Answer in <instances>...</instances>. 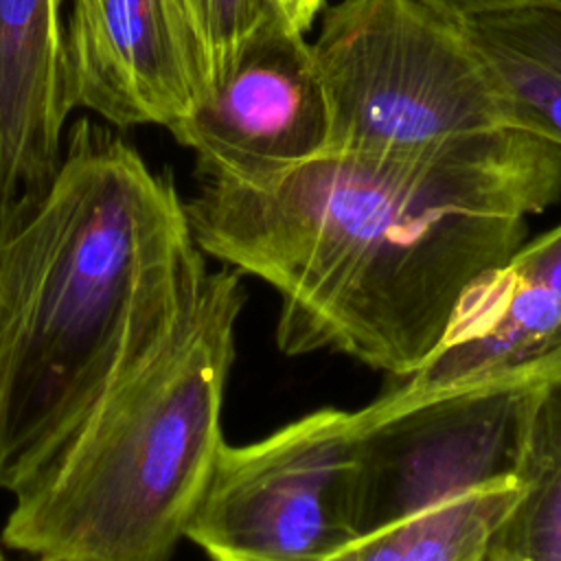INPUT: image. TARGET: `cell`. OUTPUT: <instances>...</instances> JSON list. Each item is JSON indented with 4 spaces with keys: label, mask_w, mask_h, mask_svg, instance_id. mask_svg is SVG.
Wrapping results in <instances>:
<instances>
[{
    "label": "cell",
    "mask_w": 561,
    "mask_h": 561,
    "mask_svg": "<svg viewBox=\"0 0 561 561\" xmlns=\"http://www.w3.org/2000/svg\"><path fill=\"white\" fill-rule=\"evenodd\" d=\"M184 199L118 131L66 129L50 180L0 215V489L18 495L206 276Z\"/></svg>",
    "instance_id": "obj_2"
},
{
    "label": "cell",
    "mask_w": 561,
    "mask_h": 561,
    "mask_svg": "<svg viewBox=\"0 0 561 561\" xmlns=\"http://www.w3.org/2000/svg\"><path fill=\"white\" fill-rule=\"evenodd\" d=\"M241 278L226 265L206 272L164 342L15 495L4 548L55 561H171L226 443Z\"/></svg>",
    "instance_id": "obj_3"
},
{
    "label": "cell",
    "mask_w": 561,
    "mask_h": 561,
    "mask_svg": "<svg viewBox=\"0 0 561 561\" xmlns=\"http://www.w3.org/2000/svg\"><path fill=\"white\" fill-rule=\"evenodd\" d=\"M511 129L561 149V0H522L458 15Z\"/></svg>",
    "instance_id": "obj_11"
},
{
    "label": "cell",
    "mask_w": 561,
    "mask_h": 561,
    "mask_svg": "<svg viewBox=\"0 0 561 561\" xmlns=\"http://www.w3.org/2000/svg\"><path fill=\"white\" fill-rule=\"evenodd\" d=\"M64 83L116 129L169 127L197 101L199 85L167 0H66Z\"/></svg>",
    "instance_id": "obj_9"
},
{
    "label": "cell",
    "mask_w": 561,
    "mask_h": 561,
    "mask_svg": "<svg viewBox=\"0 0 561 561\" xmlns=\"http://www.w3.org/2000/svg\"><path fill=\"white\" fill-rule=\"evenodd\" d=\"M451 15H467L473 11H482V9H491V7H502V4H513V2H522V0H425Z\"/></svg>",
    "instance_id": "obj_16"
},
{
    "label": "cell",
    "mask_w": 561,
    "mask_h": 561,
    "mask_svg": "<svg viewBox=\"0 0 561 561\" xmlns=\"http://www.w3.org/2000/svg\"><path fill=\"white\" fill-rule=\"evenodd\" d=\"M193 241L280 298L285 355L342 353L405 379L458 300L561 197V149L519 129L320 153L252 180L197 178Z\"/></svg>",
    "instance_id": "obj_1"
},
{
    "label": "cell",
    "mask_w": 561,
    "mask_h": 561,
    "mask_svg": "<svg viewBox=\"0 0 561 561\" xmlns=\"http://www.w3.org/2000/svg\"><path fill=\"white\" fill-rule=\"evenodd\" d=\"M0 561H13V559H9V557H7V552L0 548ZM31 561H55V559H46V557H33Z\"/></svg>",
    "instance_id": "obj_17"
},
{
    "label": "cell",
    "mask_w": 561,
    "mask_h": 561,
    "mask_svg": "<svg viewBox=\"0 0 561 561\" xmlns=\"http://www.w3.org/2000/svg\"><path fill=\"white\" fill-rule=\"evenodd\" d=\"M287 20L302 33H307L313 24V18L320 13L324 0H276Z\"/></svg>",
    "instance_id": "obj_15"
},
{
    "label": "cell",
    "mask_w": 561,
    "mask_h": 561,
    "mask_svg": "<svg viewBox=\"0 0 561 561\" xmlns=\"http://www.w3.org/2000/svg\"><path fill=\"white\" fill-rule=\"evenodd\" d=\"M541 392L489 388L383 416L355 410L357 537L467 491L519 480Z\"/></svg>",
    "instance_id": "obj_6"
},
{
    "label": "cell",
    "mask_w": 561,
    "mask_h": 561,
    "mask_svg": "<svg viewBox=\"0 0 561 561\" xmlns=\"http://www.w3.org/2000/svg\"><path fill=\"white\" fill-rule=\"evenodd\" d=\"M64 13L66 0H0V215L33 197L61 153Z\"/></svg>",
    "instance_id": "obj_10"
},
{
    "label": "cell",
    "mask_w": 561,
    "mask_h": 561,
    "mask_svg": "<svg viewBox=\"0 0 561 561\" xmlns=\"http://www.w3.org/2000/svg\"><path fill=\"white\" fill-rule=\"evenodd\" d=\"M561 383V224L476 278L438 344L390 392L359 408L383 416L489 388Z\"/></svg>",
    "instance_id": "obj_7"
},
{
    "label": "cell",
    "mask_w": 561,
    "mask_h": 561,
    "mask_svg": "<svg viewBox=\"0 0 561 561\" xmlns=\"http://www.w3.org/2000/svg\"><path fill=\"white\" fill-rule=\"evenodd\" d=\"M355 414L320 408L224 443L186 539L210 561H324L357 537Z\"/></svg>",
    "instance_id": "obj_5"
},
{
    "label": "cell",
    "mask_w": 561,
    "mask_h": 561,
    "mask_svg": "<svg viewBox=\"0 0 561 561\" xmlns=\"http://www.w3.org/2000/svg\"><path fill=\"white\" fill-rule=\"evenodd\" d=\"M519 480L486 484L364 533L324 561H484Z\"/></svg>",
    "instance_id": "obj_12"
},
{
    "label": "cell",
    "mask_w": 561,
    "mask_h": 561,
    "mask_svg": "<svg viewBox=\"0 0 561 561\" xmlns=\"http://www.w3.org/2000/svg\"><path fill=\"white\" fill-rule=\"evenodd\" d=\"M519 482L484 561H561V383L539 397Z\"/></svg>",
    "instance_id": "obj_13"
},
{
    "label": "cell",
    "mask_w": 561,
    "mask_h": 561,
    "mask_svg": "<svg viewBox=\"0 0 561 561\" xmlns=\"http://www.w3.org/2000/svg\"><path fill=\"white\" fill-rule=\"evenodd\" d=\"M167 129L195 153L197 178L252 182L320 156L329 107L305 33L272 18Z\"/></svg>",
    "instance_id": "obj_8"
},
{
    "label": "cell",
    "mask_w": 561,
    "mask_h": 561,
    "mask_svg": "<svg viewBox=\"0 0 561 561\" xmlns=\"http://www.w3.org/2000/svg\"><path fill=\"white\" fill-rule=\"evenodd\" d=\"M311 48L329 107L322 153L421 149L511 129L460 18L425 0H340Z\"/></svg>",
    "instance_id": "obj_4"
},
{
    "label": "cell",
    "mask_w": 561,
    "mask_h": 561,
    "mask_svg": "<svg viewBox=\"0 0 561 561\" xmlns=\"http://www.w3.org/2000/svg\"><path fill=\"white\" fill-rule=\"evenodd\" d=\"M167 4L195 70L199 94L230 70L263 24L285 15L276 0H167Z\"/></svg>",
    "instance_id": "obj_14"
}]
</instances>
